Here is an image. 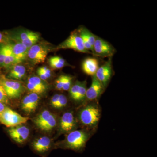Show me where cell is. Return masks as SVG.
I'll use <instances>...</instances> for the list:
<instances>
[{
	"mask_svg": "<svg viewBox=\"0 0 157 157\" xmlns=\"http://www.w3.org/2000/svg\"><path fill=\"white\" fill-rule=\"evenodd\" d=\"M36 126L45 132L51 131L56 125V119L54 114L47 110L41 112L34 120Z\"/></svg>",
	"mask_w": 157,
	"mask_h": 157,
	"instance_id": "4",
	"label": "cell"
},
{
	"mask_svg": "<svg viewBox=\"0 0 157 157\" xmlns=\"http://www.w3.org/2000/svg\"><path fill=\"white\" fill-rule=\"evenodd\" d=\"M9 45L13 56L19 63H21L27 58L29 48L22 43L17 42Z\"/></svg>",
	"mask_w": 157,
	"mask_h": 157,
	"instance_id": "14",
	"label": "cell"
},
{
	"mask_svg": "<svg viewBox=\"0 0 157 157\" xmlns=\"http://www.w3.org/2000/svg\"><path fill=\"white\" fill-rule=\"evenodd\" d=\"M63 75H61L56 81V88L59 90H63Z\"/></svg>",
	"mask_w": 157,
	"mask_h": 157,
	"instance_id": "29",
	"label": "cell"
},
{
	"mask_svg": "<svg viewBox=\"0 0 157 157\" xmlns=\"http://www.w3.org/2000/svg\"><path fill=\"white\" fill-rule=\"evenodd\" d=\"M112 75V60L110 58L105 63L99 67L95 76L105 88L110 81Z\"/></svg>",
	"mask_w": 157,
	"mask_h": 157,
	"instance_id": "9",
	"label": "cell"
},
{
	"mask_svg": "<svg viewBox=\"0 0 157 157\" xmlns=\"http://www.w3.org/2000/svg\"><path fill=\"white\" fill-rule=\"evenodd\" d=\"M89 134L83 130H74L70 132L66 137L65 147L79 151L85 146Z\"/></svg>",
	"mask_w": 157,
	"mask_h": 157,
	"instance_id": "2",
	"label": "cell"
},
{
	"mask_svg": "<svg viewBox=\"0 0 157 157\" xmlns=\"http://www.w3.org/2000/svg\"><path fill=\"white\" fill-rule=\"evenodd\" d=\"M115 52V49L111 44L100 37L96 36L93 46V54L101 57L110 58Z\"/></svg>",
	"mask_w": 157,
	"mask_h": 157,
	"instance_id": "5",
	"label": "cell"
},
{
	"mask_svg": "<svg viewBox=\"0 0 157 157\" xmlns=\"http://www.w3.org/2000/svg\"><path fill=\"white\" fill-rule=\"evenodd\" d=\"M76 121L72 112L63 113L60 121L59 128L62 133H67L74 131L76 127Z\"/></svg>",
	"mask_w": 157,
	"mask_h": 157,
	"instance_id": "12",
	"label": "cell"
},
{
	"mask_svg": "<svg viewBox=\"0 0 157 157\" xmlns=\"http://www.w3.org/2000/svg\"><path fill=\"white\" fill-rule=\"evenodd\" d=\"M29 120L28 117L21 115L8 107L0 114V123L8 128L20 125L26 123Z\"/></svg>",
	"mask_w": 157,
	"mask_h": 157,
	"instance_id": "3",
	"label": "cell"
},
{
	"mask_svg": "<svg viewBox=\"0 0 157 157\" xmlns=\"http://www.w3.org/2000/svg\"><path fill=\"white\" fill-rule=\"evenodd\" d=\"M6 36L2 33L0 32V44H3V43L6 42Z\"/></svg>",
	"mask_w": 157,
	"mask_h": 157,
	"instance_id": "34",
	"label": "cell"
},
{
	"mask_svg": "<svg viewBox=\"0 0 157 157\" xmlns=\"http://www.w3.org/2000/svg\"><path fill=\"white\" fill-rule=\"evenodd\" d=\"M51 147L50 138L47 137H42L38 138L32 144L34 151L40 155H44L49 151Z\"/></svg>",
	"mask_w": 157,
	"mask_h": 157,
	"instance_id": "15",
	"label": "cell"
},
{
	"mask_svg": "<svg viewBox=\"0 0 157 157\" xmlns=\"http://www.w3.org/2000/svg\"><path fill=\"white\" fill-rule=\"evenodd\" d=\"M9 102V98L6 94L5 90L0 82V103L5 104H8Z\"/></svg>",
	"mask_w": 157,
	"mask_h": 157,
	"instance_id": "26",
	"label": "cell"
},
{
	"mask_svg": "<svg viewBox=\"0 0 157 157\" xmlns=\"http://www.w3.org/2000/svg\"><path fill=\"white\" fill-rule=\"evenodd\" d=\"M78 34L82 39L85 48L92 54L93 46L95 41L96 36L85 27H82L79 29Z\"/></svg>",
	"mask_w": 157,
	"mask_h": 157,
	"instance_id": "16",
	"label": "cell"
},
{
	"mask_svg": "<svg viewBox=\"0 0 157 157\" xmlns=\"http://www.w3.org/2000/svg\"><path fill=\"white\" fill-rule=\"evenodd\" d=\"M67 99L66 96L63 94H59L58 102L57 104L56 108L61 109V108H63L67 105Z\"/></svg>",
	"mask_w": 157,
	"mask_h": 157,
	"instance_id": "27",
	"label": "cell"
},
{
	"mask_svg": "<svg viewBox=\"0 0 157 157\" xmlns=\"http://www.w3.org/2000/svg\"><path fill=\"white\" fill-rule=\"evenodd\" d=\"M101 117V111L96 105L90 104L80 110L79 121L82 124L89 128H94L97 125Z\"/></svg>",
	"mask_w": 157,
	"mask_h": 157,
	"instance_id": "1",
	"label": "cell"
},
{
	"mask_svg": "<svg viewBox=\"0 0 157 157\" xmlns=\"http://www.w3.org/2000/svg\"><path fill=\"white\" fill-rule=\"evenodd\" d=\"M25 72V68L23 66L16 65L11 68L9 76L14 79H20L24 76Z\"/></svg>",
	"mask_w": 157,
	"mask_h": 157,
	"instance_id": "19",
	"label": "cell"
},
{
	"mask_svg": "<svg viewBox=\"0 0 157 157\" xmlns=\"http://www.w3.org/2000/svg\"><path fill=\"white\" fill-rule=\"evenodd\" d=\"M9 136L16 143L22 144L27 140L30 134L29 129L25 126L12 127L8 131Z\"/></svg>",
	"mask_w": 157,
	"mask_h": 157,
	"instance_id": "10",
	"label": "cell"
},
{
	"mask_svg": "<svg viewBox=\"0 0 157 157\" xmlns=\"http://www.w3.org/2000/svg\"><path fill=\"white\" fill-rule=\"evenodd\" d=\"M48 51L49 50L46 46L35 44L29 48L27 58L34 64L44 63Z\"/></svg>",
	"mask_w": 157,
	"mask_h": 157,
	"instance_id": "7",
	"label": "cell"
},
{
	"mask_svg": "<svg viewBox=\"0 0 157 157\" xmlns=\"http://www.w3.org/2000/svg\"><path fill=\"white\" fill-rule=\"evenodd\" d=\"M8 98L14 99L19 98L23 90L22 85L18 82L3 79L0 82Z\"/></svg>",
	"mask_w": 157,
	"mask_h": 157,
	"instance_id": "8",
	"label": "cell"
},
{
	"mask_svg": "<svg viewBox=\"0 0 157 157\" xmlns=\"http://www.w3.org/2000/svg\"><path fill=\"white\" fill-rule=\"evenodd\" d=\"M59 97V94H56L54 95L51 99V105L54 108H56L57 104L58 102Z\"/></svg>",
	"mask_w": 157,
	"mask_h": 157,
	"instance_id": "30",
	"label": "cell"
},
{
	"mask_svg": "<svg viewBox=\"0 0 157 157\" xmlns=\"http://www.w3.org/2000/svg\"><path fill=\"white\" fill-rule=\"evenodd\" d=\"M72 77L67 75H63V90L67 91L70 90L71 87L72 82Z\"/></svg>",
	"mask_w": 157,
	"mask_h": 157,
	"instance_id": "25",
	"label": "cell"
},
{
	"mask_svg": "<svg viewBox=\"0 0 157 157\" xmlns=\"http://www.w3.org/2000/svg\"><path fill=\"white\" fill-rule=\"evenodd\" d=\"M27 87L28 89L31 92V93H34V94H41L44 93L42 90L36 87L33 85L31 84L30 83L28 82L27 85Z\"/></svg>",
	"mask_w": 157,
	"mask_h": 157,
	"instance_id": "28",
	"label": "cell"
},
{
	"mask_svg": "<svg viewBox=\"0 0 157 157\" xmlns=\"http://www.w3.org/2000/svg\"><path fill=\"white\" fill-rule=\"evenodd\" d=\"M60 48H70L78 52L92 54L85 48L82 39L77 33H73L64 42L61 43L58 47Z\"/></svg>",
	"mask_w": 157,
	"mask_h": 157,
	"instance_id": "6",
	"label": "cell"
},
{
	"mask_svg": "<svg viewBox=\"0 0 157 157\" xmlns=\"http://www.w3.org/2000/svg\"><path fill=\"white\" fill-rule=\"evenodd\" d=\"M39 101V95L31 93L26 96L23 99L21 103V109L23 111L30 114L36 110Z\"/></svg>",
	"mask_w": 157,
	"mask_h": 157,
	"instance_id": "11",
	"label": "cell"
},
{
	"mask_svg": "<svg viewBox=\"0 0 157 157\" xmlns=\"http://www.w3.org/2000/svg\"><path fill=\"white\" fill-rule=\"evenodd\" d=\"M49 63L51 67L54 69H61L67 65L64 59L58 56L51 57Z\"/></svg>",
	"mask_w": 157,
	"mask_h": 157,
	"instance_id": "20",
	"label": "cell"
},
{
	"mask_svg": "<svg viewBox=\"0 0 157 157\" xmlns=\"http://www.w3.org/2000/svg\"><path fill=\"white\" fill-rule=\"evenodd\" d=\"M104 89V86L95 76H93L91 84L86 90V99L89 101L97 100L101 95Z\"/></svg>",
	"mask_w": 157,
	"mask_h": 157,
	"instance_id": "13",
	"label": "cell"
},
{
	"mask_svg": "<svg viewBox=\"0 0 157 157\" xmlns=\"http://www.w3.org/2000/svg\"><path fill=\"white\" fill-rule=\"evenodd\" d=\"M37 73H38V75H39V78H41L43 81H45L46 79H47V78H48L47 76H45V74L42 73V71L39 69H38V71H37Z\"/></svg>",
	"mask_w": 157,
	"mask_h": 157,
	"instance_id": "33",
	"label": "cell"
},
{
	"mask_svg": "<svg viewBox=\"0 0 157 157\" xmlns=\"http://www.w3.org/2000/svg\"><path fill=\"white\" fill-rule=\"evenodd\" d=\"M2 44L0 45V67H3L5 59V55L2 48Z\"/></svg>",
	"mask_w": 157,
	"mask_h": 157,
	"instance_id": "31",
	"label": "cell"
},
{
	"mask_svg": "<svg viewBox=\"0 0 157 157\" xmlns=\"http://www.w3.org/2000/svg\"><path fill=\"white\" fill-rule=\"evenodd\" d=\"M39 34L34 32V34L30 37H29L28 39L21 42L25 45L26 47L29 48L36 44V43L39 41Z\"/></svg>",
	"mask_w": 157,
	"mask_h": 157,
	"instance_id": "23",
	"label": "cell"
},
{
	"mask_svg": "<svg viewBox=\"0 0 157 157\" xmlns=\"http://www.w3.org/2000/svg\"><path fill=\"white\" fill-rule=\"evenodd\" d=\"M28 82L33 85L36 87L42 90L44 92H45V91L47 89V85L43 82V80L38 76H32L30 77L29 78Z\"/></svg>",
	"mask_w": 157,
	"mask_h": 157,
	"instance_id": "21",
	"label": "cell"
},
{
	"mask_svg": "<svg viewBox=\"0 0 157 157\" xmlns=\"http://www.w3.org/2000/svg\"><path fill=\"white\" fill-rule=\"evenodd\" d=\"M86 81L82 82L81 86L78 90V94L75 101L77 102H82L86 98Z\"/></svg>",
	"mask_w": 157,
	"mask_h": 157,
	"instance_id": "22",
	"label": "cell"
},
{
	"mask_svg": "<svg viewBox=\"0 0 157 157\" xmlns=\"http://www.w3.org/2000/svg\"><path fill=\"white\" fill-rule=\"evenodd\" d=\"M7 106H6V104H3L2 103H0V114L2 113L5 110L6 107Z\"/></svg>",
	"mask_w": 157,
	"mask_h": 157,
	"instance_id": "35",
	"label": "cell"
},
{
	"mask_svg": "<svg viewBox=\"0 0 157 157\" xmlns=\"http://www.w3.org/2000/svg\"><path fill=\"white\" fill-rule=\"evenodd\" d=\"M99 67L98 61L94 58H87L82 62V70L88 76H95Z\"/></svg>",
	"mask_w": 157,
	"mask_h": 157,
	"instance_id": "17",
	"label": "cell"
},
{
	"mask_svg": "<svg viewBox=\"0 0 157 157\" xmlns=\"http://www.w3.org/2000/svg\"><path fill=\"white\" fill-rule=\"evenodd\" d=\"M39 69L42 71V73L45 74V76H47V78H49L51 76V72L50 70L47 67H41L39 68Z\"/></svg>",
	"mask_w": 157,
	"mask_h": 157,
	"instance_id": "32",
	"label": "cell"
},
{
	"mask_svg": "<svg viewBox=\"0 0 157 157\" xmlns=\"http://www.w3.org/2000/svg\"><path fill=\"white\" fill-rule=\"evenodd\" d=\"M82 82L77 81L75 83V84L73 85V86H71L70 89V97L73 100L75 101L76 100V97L80 86H81Z\"/></svg>",
	"mask_w": 157,
	"mask_h": 157,
	"instance_id": "24",
	"label": "cell"
},
{
	"mask_svg": "<svg viewBox=\"0 0 157 157\" xmlns=\"http://www.w3.org/2000/svg\"><path fill=\"white\" fill-rule=\"evenodd\" d=\"M2 48L5 55V61L3 67L6 69L11 68L15 65L20 63L13 56L9 44H2Z\"/></svg>",
	"mask_w": 157,
	"mask_h": 157,
	"instance_id": "18",
	"label": "cell"
}]
</instances>
